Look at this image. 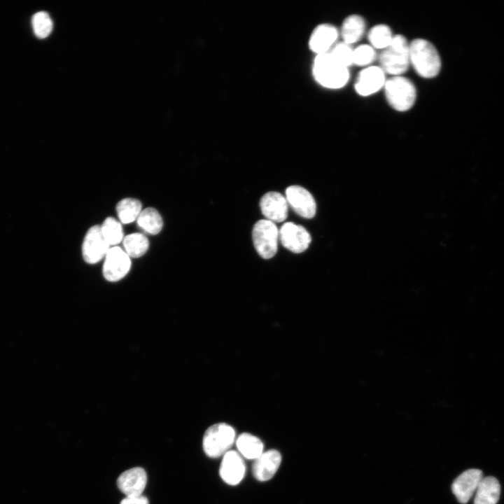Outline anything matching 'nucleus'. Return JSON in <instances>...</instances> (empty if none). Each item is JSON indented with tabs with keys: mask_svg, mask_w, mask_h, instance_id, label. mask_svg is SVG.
Here are the masks:
<instances>
[{
	"mask_svg": "<svg viewBox=\"0 0 504 504\" xmlns=\"http://www.w3.org/2000/svg\"><path fill=\"white\" fill-rule=\"evenodd\" d=\"M141 203L134 198H125L120 200L116 211L119 219L122 223H130L136 220L141 213Z\"/></svg>",
	"mask_w": 504,
	"mask_h": 504,
	"instance_id": "obj_23",
	"label": "nucleus"
},
{
	"mask_svg": "<svg viewBox=\"0 0 504 504\" xmlns=\"http://www.w3.org/2000/svg\"><path fill=\"white\" fill-rule=\"evenodd\" d=\"M101 231L109 246L117 245L123 239L122 226L114 218H106L101 226Z\"/></svg>",
	"mask_w": 504,
	"mask_h": 504,
	"instance_id": "obj_25",
	"label": "nucleus"
},
{
	"mask_svg": "<svg viewBox=\"0 0 504 504\" xmlns=\"http://www.w3.org/2000/svg\"><path fill=\"white\" fill-rule=\"evenodd\" d=\"M105 256L103 274L106 280L118 281L129 272L131 266L130 257L120 247L110 248Z\"/></svg>",
	"mask_w": 504,
	"mask_h": 504,
	"instance_id": "obj_7",
	"label": "nucleus"
},
{
	"mask_svg": "<svg viewBox=\"0 0 504 504\" xmlns=\"http://www.w3.org/2000/svg\"><path fill=\"white\" fill-rule=\"evenodd\" d=\"M235 440L234 429L225 423L211 426L205 431L202 446L205 454L210 458H218L232 446Z\"/></svg>",
	"mask_w": 504,
	"mask_h": 504,
	"instance_id": "obj_5",
	"label": "nucleus"
},
{
	"mask_svg": "<svg viewBox=\"0 0 504 504\" xmlns=\"http://www.w3.org/2000/svg\"><path fill=\"white\" fill-rule=\"evenodd\" d=\"M288 204L284 196L274 191L265 194L260 201L262 214L273 223L282 222L287 218Z\"/></svg>",
	"mask_w": 504,
	"mask_h": 504,
	"instance_id": "obj_13",
	"label": "nucleus"
},
{
	"mask_svg": "<svg viewBox=\"0 0 504 504\" xmlns=\"http://www.w3.org/2000/svg\"><path fill=\"white\" fill-rule=\"evenodd\" d=\"M252 237L255 250L263 258H272L277 251L279 230L267 219L258 220L253 226Z\"/></svg>",
	"mask_w": 504,
	"mask_h": 504,
	"instance_id": "obj_6",
	"label": "nucleus"
},
{
	"mask_svg": "<svg viewBox=\"0 0 504 504\" xmlns=\"http://www.w3.org/2000/svg\"><path fill=\"white\" fill-rule=\"evenodd\" d=\"M375 58V49L370 45L362 44L354 48L353 64L368 66Z\"/></svg>",
	"mask_w": 504,
	"mask_h": 504,
	"instance_id": "obj_28",
	"label": "nucleus"
},
{
	"mask_svg": "<svg viewBox=\"0 0 504 504\" xmlns=\"http://www.w3.org/2000/svg\"><path fill=\"white\" fill-rule=\"evenodd\" d=\"M279 236L282 245L296 253L304 251L312 241L309 233L304 227L290 222L281 227Z\"/></svg>",
	"mask_w": 504,
	"mask_h": 504,
	"instance_id": "obj_8",
	"label": "nucleus"
},
{
	"mask_svg": "<svg viewBox=\"0 0 504 504\" xmlns=\"http://www.w3.org/2000/svg\"><path fill=\"white\" fill-rule=\"evenodd\" d=\"M391 28L385 24L373 26L368 32V38L374 49L384 50L387 48L393 37Z\"/></svg>",
	"mask_w": 504,
	"mask_h": 504,
	"instance_id": "obj_22",
	"label": "nucleus"
},
{
	"mask_svg": "<svg viewBox=\"0 0 504 504\" xmlns=\"http://www.w3.org/2000/svg\"><path fill=\"white\" fill-rule=\"evenodd\" d=\"M365 27V21L362 16L356 14L347 16L340 30L342 41L349 45L358 42L363 36Z\"/></svg>",
	"mask_w": 504,
	"mask_h": 504,
	"instance_id": "obj_19",
	"label": "nucleus"
},
{
	"mask_svg": "<svg viewBox=\"0 0 504 504\" xmlns=\"http://www.w3.org/2000/svg\"><path fill=\"white\" fill-rule=\"evenodd\" d=\"M410 62L416 74L424 78H433L441 69V59L434 45L418 38L410 43Z\"/></svg>",
	"mask_w": 504,
	"mask_h": 504,
	"instance_id": "obj_1",
	"label": "nucleus"
},
{
	"mask_svg": "<svg viewBox=\"0 0 504 504\" xmlns=\"http://www.w3.org/2000/svg\"><path fill=\"white\" fill-rule=\"evenodd\" d=\"M281 462V455L276 449H270L255 459L252 472L256 479L260 482L270 480L276 472Z\"/></svg>",
	"mask_w": 504,
	"mask_h": 504,
	"instance_id": "obj_17",
	"label": "nucleus"
},
{
	"mask_svg": "<svg viewBox=\"0 0 504 504\" xmlns=\"http://www.w3.org/2000/svg\"><path fill=\"white\" fill-rule=\"evenodd\" d=\"M137 224L147 233L156 234L162 230L163 221L156 209L148 207L141 211L137 218Z\"/></svg>",
	"mask_w": 504,
	"mask_h": 504,
	"instance_id": "obj_21",
	"label": "nucleus"
},
{
	"mask_svg": "<svg viewBox=\"0 0 504 504\" xmlns=\"http://www.w3.org/2000/svg\"><path fill=\"white\" fill-rule=\"evenodd\" d=\"M35 35L39 38H45L52 30L53 23L50 15L44 11L35 13L31 19Z\"/></svg>",
	"mask_w": 504,
	"mask_h": 504,
	"instance_id": "obj_26",
	"label": "nucleus"
},
{
	"mask_svg": "<svg viewBox=\"0 0 504 504\" xmlns=\"http://www.w3.org/2000/svg\"><path fill=\"white\" fill-rule=\"evenodd\" d=\"M312 73L315 80L323 88L340 89L346 85L350 77L349 68L338 62L330 52L316 55Z\"/></svg>",
	"mask_w": 504,
	"mask_h": 504,
	"instance_id": "obj_2",
	"label": "nucleus"
},
{
	"mask_svg": "<svg viewBox=\"0 0 504 504\" xmlns=\"http://www.w3.org/2000/svg\"><path fill=\"white\" fill-rule=\"evenodd\" d=\"M120 504H149L146 497L141 495L137 496H126L123 498Z\"/></svg>",
	"mask_w": 504,
	"mask_h": 504,
	"instance_id": "obj_29",
	"label": "nucleus"
},
{
	"mask_svg": "<svg viewBox=\"0 0 504 504\" xmlns=\"http://www.w3.org/2000/svg\"><path fill=\"white\" fill-rule=\"evenodd\" d=\"M483 478V473L479 469H468L462 472L454 481L451 490L458 501L467 503Z\"/></svg>",
	"mask_w": 504,
	"mask_h": 504,
	"instance_id": "obj_12",
	"label": "nucleus"
},
{
	"mask_svg": "<svg viewBox=\"0 0 504 504\" xmlns=\"http://www.w3.org/2000/svg\"><path fill=\"white\" fill-rule=\"evenodd\" d=\"M146 482L144 469L136 467L123 472L117 479V485L126 496H137L142 494Z\"/></svg>",
	"mask_w": 504,
	"mask_h": 504,
	"instance_id": "obj_16",
	"label": "nucleus"
},
{
	"mask_svg": "<svg viewBox=\"0 0 504 504\" xmlns=\"http://www.w3.org/2000/svg\"><path fill=\"white\" fill-rule=\"evenodd\" d=\"M123 245L129 257L139 258L147 251L148 240L142 234L133 233L127 235L123 239Z\"/></svg>",
	"mask_w": 504,
	"mask_h": 504,
	"instance_id": "obj_24",
	"label": "nucleus"
},
{
	"mask_svg": "<svg viewBox=\"0 0 504 504\" xmlns=\"http://www.w3.org/2000/svg\"><path fill=\"white\" fill-rule=\"evenodd\" d=\"M339 31L332 24L323 23L312 31L309 40V49L316 55L328 52L336 43Z\"/></svg>",
	"mask_w": 504,
	"mask_h": 504,
	"instance_id": "obj_14",
	"label": "nucleus"
},
{
	"mask_svg": "<svg viewBox=\"0 0 504 504\" xmlns=\"http://www.w3.org/2000/svg\"><path fill=\"white\" fill-rule=\"evenodd\" d=\"M236 445L241 454L248 459H256L262 454V441L248 433H244L237 438Z\"/></svg>",
	"mask_w": 504,
	"mask_h": 504,
	"instance_id": "obj_20",
	"label": "nucleus"
},
{
	"mask_svg": "<svg viewBox=\"0 0 504 504\" xmlns=\"http://www.w3.org/2000/svg\"><path fill=\"white\" fill-rule=\"evenodd\" d=\"M379 66L385 74L402 76L410 64V43L402 34L394 35L390 45L379 56Z\"/></svg>",
	"mask_w": 504,
	"mask_h": 504,
	"instance_id": "obj_3",
	"label": "nucleus"
},
{
	"mask_svg": "<svg viewBox=\"0 0 504 504\" xmlns=\"http://www.w3.org/2000/svg\"><path fill=\"white\" fill-rule=\"evenodd\" d=\"M245 472V463L239 453L228 451L224 454L220 467V475L225 483L230 485L238 484L244 478Z\"/></svg>",
	"mask_w": 504,
	"mask_h": 504,
	"instance_id": "obj_15",
	"label": "nucleus"
},
{
	"mask_svg": "<svg viewBox=\"0 0 504 504\" xmlns=\"http://www.w3.org/2000/svg\"><path fill=\"white\" fill-rule=\"evenodd\" d=\"M475 493L474 504H496L500 493V483L494 477H483Z\"/></svg>",
	"mask_w": 504,
	"mask_h": 504,
	"instance_id": "obj_18",
	"label": "nucleus"
},
{
	"mask_svg": "<svg viewBox=\"0 0 504 504\" xmlns=\"http://www.w3.org/2000/svg\"><path fill=\"white\" fill-rule=\"evenodd\" d=\"M286 195L288 204L297 214L305 218L315 216L316 204L307 190L299 186H291L286 188Z\"/></svg>",
	"mask_w": 504,
	"mask_h": 504,
	"instance_id": "obj_11",
	"label": "nucleus"
},
{
	"mask_svg": "<svg viewBox=\"0 0 504 504\" xmlns=\"http://www.w3.org/2000/svg\"><path fill=\"white\" fill-rule=\"evenodd\" d=\"M384 90L388 104L396 111H407L416 102L415 85L402 76H392L386 80Z\"/></svg>",
	"mask_w": 504,
	"mask_h": 504,
	"instance_id": "obj_4",
	"label": "nucleus"
},
{
	"mask_svg": "<svg viewBox=\"0 0 504 504\" xmlns=\"http://www.w3.org/2000/svg\"><path fill=\"white\" fill-rule=\"evenodd\" d=\"M330 54L341 64L349 68L353 64L354 48L343 41L336 43L329 51Z\"/></svg>",
	"mask_w": 504,
	"mask_h": 504,
	"instance_id": "obj_27",
	"label": "nucleus"
},
{
	"mask_svg": "<svg viewBox=\"0 0 504 504\" xmlns=\"http://www.w3.org/2000/svg\"><path fill=\"white\" fill-rule=\"evenodd\" d=\"M386 80V74L379 66H368L358 73L354 88L358 94L367 97L383 88Z\"/></svg>",
	"mask_w": 504,
	"mask_h": 504,
	"instance_id": "obj_9",
	"label": "nucleus"
},
{
	"mask_svg": "<svg viewBox=\"0 0 504 504\" xmlns=\"http://www.w3.org/2000/svg\"><path fill=\"white\" fill-rule=\"evenodd\" d=\"M109 248L100 226L94 225L88 230L82 247L83 257L86 262L97 263L106 255Z\"/></svg>",
	"mask_w": 504,
	"mask_h": 504,
	"instance_id": "obj_10",
	"label": "nucleus"
}]
</instances>
